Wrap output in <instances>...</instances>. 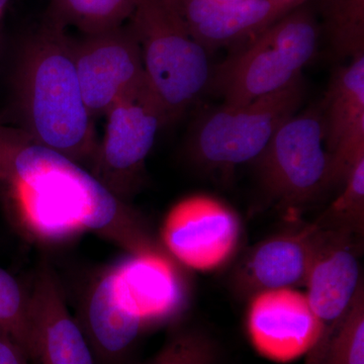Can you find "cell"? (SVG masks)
Wrapping results in <instances>:
<instances>
[{
	"label": "cell",
	"mask_w": 364,
	"mask_h": 364,
	"mask_svg": "<svg viewBox=\"0 0 364 364\" xmlns=\"http://www.w3.org/2000/svg\"><path fill=\"white\" fill-rule=\"evenodd\" d=\"M167 4L174 11L179 14V9H181L182 0H164Z\"/></svg>",
	"instance_id": "cell-26"
},
{
	"label": "cell",
	"mask_w": 364,
	"mask_h": 364,
	"mask_svg": "<svg viewBox=\"0 0 364 364\" xmlns=\"http://www.w3.org/2000/svg\"><path fill=\"white\" fill-rule=\"evenodd\" d=\"M73 59L86 107L95 119L146 82L140 45L129 26L73 41Z\"/></svg>",
	"instance_id": "cell-9"
},
{
	"label": "cell",
	"mask_w": 364,
	"mask_h": 364,
	"mask_svg": "<svg viewBox=\"0 0 364 364\" xmlns=\"http://www.w3.org/2000/svg\"><path fill=\"white\" fill-rule=\"evenodd\" d=\"M310 364H364V286L318 358Z\"/></svg>",
	"instance_id": "cell-22"
},
{
	"label": "cell",
	"mask_w": 364,
	"mask_h": 364,
	"mask_svg": "<svg viewBox=\"0 0 364 364\" xmlns=\"http://www.w3.org/2000/svg\"><path fill=\"white\" fill-rule=\"evenodd\" d=\"M305 4L291 9L258 36L279 52L296 70L303 72L318 50L320 28Z\"/></svg>",
	"instance_id": "cell-19"
},
{
	"label": "cell",
	"mask_w": 364,
	"mask_h": 364,
	"mask_svg": "<svg viewBox=\"0 0 364 364\" xmlns=\"http://www.w3.org/2000/svg\"><path fill=\"white\" fill-rule=\"evenodd\" d=\"M145 364H220L217 342L196 327L177 330L154 358Z\"/></svg>",
	"instance_id": "cell-24"
},
{
	"label": "cell",
	"mask_w": 364,
	"mask_h": 364,
	"mask_svg": "<svg viewBox=\"0 0 364 364\" xmlns=\"http://www.w3.org/2000/svg\"><path fill=\"white\" fill-rule=\"evenodd\" d=\"M30 360L36 364H95L80 323L67 306L51 268L43 267L28 291Z\"/></svg>",
	"instance_id": "cell-13"
},
{
	"label": "cell",
	"mask_w": 364,
	"mask_h": 364,
	"mask_svg": "<svg viewBox=\"0 0 364 364\" xmlns=\"http://www.w3.org/2000/svg\"><path fill=\"white\" fill-rule=\"evenodd\" d=\"M0 334L14 342L30 360L28 291L0 267Z\"/></svg>",
	"instance_id": "cell-23"
},
{
	"label": "cell",
	"mask_w": 364,
	"mask_h": 364,
	"mask_svg": "<svg viewBox=\"0 0 364 364\" xmlns=\"http://www.w3.org/2000/svg\"><path fill=\"white\" fill-rule=\"evenodd\" d=\"M243 229L234 208L215 196H186L167 213L160 243L181 267L210 272L227 267L240 248Z\"/></svg>",
	"instance_id": "cell-7"
},
{
	"label": "cell",
	"mask_w": 364,
	"mask_h": 364,
	"mask_svg": "<svg viewBox=\"0 0 364 364\" xmlns=\"http://www.w3.org/2000/svg\"><path fill=\"white\" fill-rule=\"evenodd\" d=\"M342 186V193L314 224L359 237L364 226V159L354 165Z\"/></svg>",
	"instance_id": "cell-21"
},
{
	"label": "cell",
	"mask_w": 364,
	"mask_h": 364,
	"mask_svg": "<svg viewBox=\"0 0 364 364\" xmlns=\"http://www.w3.org/2000/svg\"><path fill=\"white\" fill-rule=\"evenodd\" d=\"M139 0H51L48 23L85 36L109 32L131 18Z\"/></svg>",
	"instance_id": "cell-18"
},
{
	"label": "cell",
	"mask_w": 364,
	"mask_h": 364,
	"mask_svg": "<svg viewBox=\"0 0 364 364\" xmlns=\"http://www.w3.org/2000/svg\"><path fill=\"white\" fill-rule=\"evenodd\" d=\"M109 272L117 305L146 329L172 322L188 309V279L167 252L129 254Z\"/></svg>",
	"instance_id": "cell-10"
},
{
	"label": "cell",
	"mask_w": 364,
	"mask_h": 364,
	"mask_svg": "<svg viewBox=\"0 0 364 364\" xmlns=\"http://www.w3.org/2000/svg\"><path fill=\"white\" fill-rule=\"evenodd\" d=\"M305 2L308 1L182 0L179 14L193 39L208 52L244 44Z\"/></svg>",
	"instance_id": "cell-15"
},
{
	"label": "cell",
	"mask_w": 364,
	"mask_h": 364,
	"mask_svg": "<svg viewBox=\"0 0 364 364\" xmlns=\"http://www.w3.org/2000/svg\"><path fill=\"white\" fill-rule=\"evenodd\" d=\"M105 117L104 136L88 169L114 196L130 203L142 184L158 133L168 121L147 82L122 97Z\"/></svg>",
	"instance_id": "cell-6"
},
{
	"label": "cell",
	"mask_w": 364,
	"mask_h": 364,
	"mask_svg": "<svg viewBox=\"0 0 364 364\" xmlns=\"http://www.w3.org/2000/svg\"><path fill=\"white\" fill-rule=\"evenodd\" d=\"M129 21L140 45L146 82L172 123L208 88V52L164 0H139Z\"/></svg>",
	"instance_id": "cell-3"
},
{
	"label": "cell",
	"mask_w": 364,
	"mask_h": 364,
	"mask_svg": "<svg viewBox=\"0 0 364 364\" xmlns=\"http://www.w3.org/2000/svg\"><path fill=\"white\" fill-rule=\"evenodd\" d=\"M0 198L28 239L63 243L91 232L129 254L166 252L142 215L90 170L0 123Z\"/></svg>",
	"instance_id": "cell-1"
},
{
	"label": "cell",
	"mask_w": 364,
	"mask_h": 364,
	"mask_svg": "<svg viewBox=\"0 0 364 364\" xmlns=\"http://www.w3.org/2000/svg\"><path fill=\"white\" fill-rule=\"evenodd\" d=\"M80 325L95 359L102 364L121 363L147 330L117 305L109 269L95 279L86 294Z\"/></svg>",
	"instance_id": "cell-17"
},
{
	"label": "cell",
	"mask_w": 364,
	"mask_h": 364,
	"mask_svg": "<svg viewBox=\"0 0 364 364\" xmlns=\"http://www.w3.org/2000/svg\"><path fill=\"white\" fill-rule=\"evenodd\" d=\"M220 1H240V0H220Z\"/></svg>",
	"instance_id": "cell-28"
},
{
	"label": "cell",
	"mask_w": 364,
	"mask_h": 364,
	"mask_svg": "<svg viewBox=\"0 0 364 364\" xmlns=\"http://www.w3.org/2000/svg\"><path fill=\"white\" fill-rule=\"evenodd\" d=\"M28 358L11 339L0 334V364H28Z\"/></svg>",
	"instance_id": "cell-25"
},
{
	"label": "cell",
	"mask_w": 364,
	"mask_h": 364,
	"mask_svg": "<svg viewBox=\"0 0 364 364\" xmlns=\"http://www.w3.org/2000/svg\"><path fill=\"white\" fill-rule=\"evenodd\" d=\"M304 76L282 90L242 105L223 104L196 123L188 156L205 170L233 169L253 162L280 126L301 109Z\"/></svg>",
	"instance_id": "cell-4"
},
{
	"label": "cell",
	"mask_w": 364,
	"mask_h": 364,
	"mask_svg": "<svg viewBox=\"0 0 364 364\" xmlns=\"http://www.w3.org/2000/svg\"><path fill=\"white\" fill-rule=\"evenodd\" d=\"M9 1H11V0H0V21H1L2 16H4Z\"/></svg>",
	"instance_id": "cell-27"
},
{
	"label": "cell",
	"mask_w": 364,
	"mask_h": 364,
	"mask_svg": "<svg viewBox=\"0 0 364 364\" xmlns=\"http://www.w3.org/2000/svg\"><path fill=\"white\" fill-rule=\"evenodd\" d=\"M14 100L21 129L90 168L100 140L74 65L73 41L65 28L46 21L21 46Z\"/></svg>",
	"instance_id": "cell-2"
},
{
	"label": "cell",
	"mask_w": 364,
	"mask_h": 364,
	"mask_svg": "<svg viewBox=\"0 0 364 364\" xmlns=\"http://www.w3.org/2000/svg\"><path fill=\"white\" fill-rule=\"evenodd\" d=\"M326 33L335 56L364 54V0H322Z\"/></svg>",
	"instance_id": "cell-20"
},
{
	"label": "cell",
	"mask_w": 364,
	"mask_h": 364,
	"mask_svg": "<svg viewBox=\"0 0 364 364\" xmlns=\"http://www.w3.org/2000/svg\"><path fill=\"white\" fill-rule=\"evenodd\" d=\"M358 251L355 235L318 228L306 274L305 294L320 322L322 333L317 345L306 355V364L313 363L324 349L346 317L359 287L363 284Z\"/></svg>",
	"instance_id": "cell-8"
},
{
	"label": "cell",
	"mask_w": 364,
	"mask_h": 364,
	"mask_svg": "<svg viewBox=\"0 0 364 364\" xmlns=\"http://www.w3.org/2000/svg\"><path fill=\"white\" fill-rule=\"evenodd\" d=\"M246 327L254 348L277 363L308 355L322 333L306 294L289 287L251 296Z\"/></svg>",
	"instance_id": "cell-11"
},
{
	"label": "cell",
	"mask_w": 364,
	"mask_h": 364,
	"mask_svg": "<svg viewBox=\"0 0 364 364\" xmlns=\"http://www.w3.org/2000/svg\"><path fill=\"white\" fill-rule=\"evenodd\" d=\"M294 1H309V0H294Z\"/></svg>",
	"instance_id": "cell-29"
},
{
	"label": "cell",
	"mask_w": 364,
	"mask_h": 364,
	"mask_svg": "<svg viewBox=\"0 0 364 364\" xmlns=\"http://www.w3.org/2000/svg\"><path fill=\"white\" fill-rule=\"evenodd\" d=\"M253 162L263 191L294 213L329 191L330 158L320 105L287 119Z\"/></svg>",
	"instance_id": "cell-5"
},
{
	"label": "cell",
	"mask_w": 364,
	"mask_h": 364,
	"mask_svg": "<svg viewBox=\"0 0 364 364\" xmlns=\"http://www.w3.org/2000/svg\"><path fill=\"white\" fill-rule=\"evenodd\" d=\"M301 76L303 72L257 35L213 67L208 88L223 97V104L242 105L282 90Z\"/></svg>",
	"instance_id": "cell-16"
},
{
	"label": "cell",
	"mask_w": 364,
	"mask_h": 364,
	"mask_svg": "<svg viewBox=\"0 0 364 364\" xmlns=\"http://www.w3.org/2000/svg\"><path fill=\"white\" fill-rule=\"evenodd\" d=\"M320 111L332 188L364 159V54L333 73Z\"/></svg>",
	"instance_id": "cell-12"
},
{
	"label": "cell",
	"mask_w": 364,
	"mask_h": 364,
	"mask_svg": "<svg viewBox=\"0 0 364 364\" xmlns=\"http://www.w3.org/2000/svg\"><path fill=\"white\" fill-rule=\"evenodd\" d=\"M318 231L312 223L274 235L254 246L232 273L235 293L249 299L261 291L305 284Z\"/></svg>",
	"instance_id": "cell-14"
}]
</instances>
